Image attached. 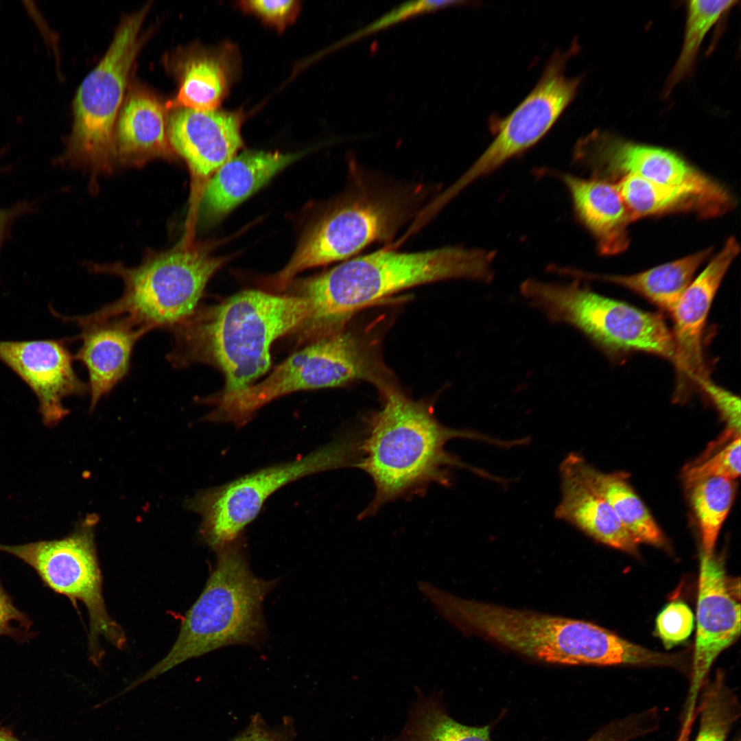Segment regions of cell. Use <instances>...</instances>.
Segmentation results:
<instances>
[{"label": "cell", "instance_id": "obj_4", "mask_svg": "<svg viewBox=\"0 0 741 741\" xmlns=\"http://www.w3.org/2000/svg\"><path fill=\"white\" fill-rule=\"evenodd\" d=\"M442 617L517 653L566 665L659 666L663 656L593 623L449 594Z\"/></svg>", "mask_w": 741, "mask_h": 741}, {"label": "cell", "instance_id": "obj_38", "mask_svg": "<svg viewBox=\"0 0 741 741\" xmlns=\"http://www.w3.org/2000/svg\"><path fill=\"white\" fill-rule=\"evenodd\" d=\"M702 388L707 393L719 411L727 421L730 432L735 435L740 434V399L716 385L708 381Z\"/></svg>", "mask_w": 741, "mask_h": 741}, {"label": "cell", "instance_id": "obj_8", "mask_svg": "<svg viewBox=\"0 0 741 741\" xmlns=\"http://www.w3.org/2000/svg\"><path fill=\"white\" fill-rule=\"evenodd\" d=\"M521 294L554 323L569 325L610 355L646 352L674 359L672 333L663 317L602 296L580 280L524 281Z\"/></svg>", "mask_w": 741, "mask_h": 741}, {"label": "cell", "instance_id": "obj_5", "mask_svg": "<svg viewBox=\"0 0 741 741\" xmlns=\"http://www.w3.org/2000/svg\"><path fill=\"white\" fill-rule=\"evenodd\" d=\"M216 552L215 567L187 612L170 651L123 689L122 694L189 659L229 645L253 644L262 637V604L276 581L252 574L241 537Z\"/></svg>", "mask_w": 741, "mask_h": 741}, {"label": "cell", "instance_id": "obj_16", "mask_svg": "<svg viewBox=\"0 0 741 741\" xmlns=\"http://www.w3.org/2000/svg\"><path fill=\"white\" fill-rule=\"evenodd\" d=\"M739 252L736 239L729 237L691 282L672 311L673 363L677 370L679 395H683L694 387L702 388L709 381L703 350V330L714 297Z\"/></svg>", "mask_w": 741, "mask_h": 741}, {"label": "cell", "instance_id": "obj_26", "mask_svg": "<svg viewBox=\"0 0 741 741\" xmlns=\"http://www.w3.org/2000/svg\"><path fill=\"white\" fill-rule=\"evenodd\" d=\"M233 49L196 50L186 58L180 75V86L166 107L196 110L217 109L226 96L233 71Z\"/></svg>", "mask_w": 741, "mask_h": 741}, {"label": "cell", "instance_id": "obj_29", "mask_svg": "<svg viewBox=\"0 0 741 741\" xmlns=\"http://www.w3.org/2000/svg\"><path fill=\"white\" fill-rule=\"evenodd\" d=\"M690 500L700 529L702 553L714 554L719 532L731 509L735 495L733 480L711 477L688 487Z\"/></svg>", "mask_w": 741, "mask_h": 741}, {"label": "cell", "instance_id": "obj_23", "mask_svg": "<svg viewBox=\"0 0 741 741\" xmlns=\"http://www.w3.org/2000/svg\"><path fill=\"white\" fill-rule=\"evenodd\" d=\"M300 156L252 150L234 156L206 185L202 198L204 213L213 217L226 214Z\"/></svg>", "mask_w": 741, "mask_h": 741}, {"label": "cell", "instance_id": "obj_10", "mask_svg": "<svg viewBox=\"0 0 741 741\" xmlns=\"http://www.w3.org/2000/svg\"><path fill=\"white\" fill-rule=\"evenodd\" d=\"M355 442L349 436H341L300 458L254 471L188 499L187 508L202 517L203 541L216 551L240 538L268 498L283 486L316 473L353 467Z\"/></svg>", "mask_w": 741, "mask_h": 741}, {"label": "cell", "instance_id": "obj_36", "mask_svg": "<svg viewBox=\"0 0 741 741\" xmlns=\"http://www.w3.org/2000/svg\"><path fill=\"white\" fill-rule=\"evenodd\" d=\"M31 624L0 584V636L8 635L17 640L27 639Z\"/></svg>", "mask_w": 741, "mask_h": 741}, {"label": "cell", "instance_id": "obj_27", "mask_svg": "<svg viewBox=\"0 0 741 741\" xmlns=\"http://www.w3.org/2000/svg\"><path fill=\"white\" fill-rule=\"evenodd\" d=\"M632 220L676 211H692L702 217L724 214L715 204L685 187L655 183L626 176L615 183Z\"/></svg>", "mask_w": 741, "mask_h": 741}, {"label": "cell", "instance_id": "obj_37", "mask_svg": "<svg viewBox=\"0 0 741 741\" xmlns=\"http://www.w3.org/2000/svg\"><path fill=\"white\" fill-rule=\"evenodd\" d=\"M462 1H419L405 3L368 26L370 32L380 30L410 16L445 7L467 4Z\"/></svg>", "mask_w": 741, "mask_h": 741}, {"label": "cell", "instance_id": "obj_15", "mask_svg": "<svg viewBox=\"0 0 741 741\" xmlns=\"http://www.w3.org/2000/svg\"><path fill=\"white\" fill-rule=\"evenodd\" d=\"M727 574L724 560L701 554L697 629L687 703L696 701L717 657L740 633V588Z\"/></svg>", "mask_w": 741, "mask_h": 741}, {"label": "cell", "instance_id": "obj_19", "mask_svg": "<svg viewBox=\"0 0 741 741\" xmlns=\"http://www.w3.org/2000/svg\"><path fill=\"white\" fill-rule=\"evenodd\" d=\"M82 344L73 356L89 374L91 410L128 374L133 348L150 331L126 317L78 323Z\"/></svg>", "mask_w": 741, "mask_h": 741}, {"label": "cell", "instance_id": "obj_39", "mask_svg": "<svg viewBox=\"0 0 741 741\" xmlns=\"http://www.w3.org/2000/svg\"><path fill=\"white\" fill-rule=\"evenodd\" d=\"M31 207L26 202L19 203L8 209H0V248L9 233L12 222Z\"/></svg>", "mask_w": 741, "mask_h": 741}, {"label": "cell", "instance_id": "obj_7", "mask_svg": "<svg viewBox=\"0 0 741 741\" xmlns=\"http://www.w3.org/2000/svg\"><path fill=\"white\" fill-rule=\"evenodd\" d=\"M388 379L373 345L362 335L342 329L314 340L259 383L204 399V403L215 406L205 419L242 427L261 407L293 392L341 386L360 380L379 387Z\"/></svg>", "mask_w": 741, "mask_h": 741}, {"label": "cell", "instance_id": "obj_3", "mask_svg": "<svg viewBox=\"0 0 741 741\" xmlns=\"http://www.w3.org/2000/svg\"><path fill=\"white\" fill-rule=\"evenodd\" d=\"M309 311L301 296L242 292L213 308L196 310L172 329L173 346L166 358L177 368L212 363L224 375L222 392L239 391L268 370L272 343L298 329Z\"/></svg>", "mask_w": 741, "mask_h": 741}, {"label": "cell", "instance_id": "obj_13", "mask_svg": "<svg viewBox=\"0 0 741 741\" xmlns=\"http://www.w3.org/2000/svg\"><path fill=\"white\" fill-rule=\"evenodd\" d=\"M573 161L593 178L633 176L648 181L690 189L725 212L733 198L718 182L664 148L637 143L607 131L595 130L580 138L573 150Z\"/></svg>", "mask_w": 741, "mask_h": 741}, {"label": "cell", "instance_id": "obj_32", "mask_svg": "<svg viewBox=\"0 0 741 741\" xmlns=\"http://www.w3.org/2000/svg\"><path fill=\"white\" fill-rule=\"evenodd\" d=\"M740 475V436L733 439L714 455L687 468L685 483L689 487L694 482L711 477L734 480Z\"/></svg>", "mask_w": 741, "mask_h": 741}, {"label": "cell", "instance_id": "obj_34", "mask_svg": "<svg viewBox=\"0 0 741 741\" xmlns=\"http://www.w3.org/2000/svg\"><path fill=\"white\" fill-rule=\"evenodd\" d=\"M239 6L279 32L295 21L301 8L300 1L294 0L242 1Z\"/></svg>", "mask_w": 741, "mask_h": 741}, {"label": "cell", "instance_id": "obj_6", "mask_svg": "<svg viewBox=\"0 0 741 741\" xmlns=\"http://www.w3.org/2000/svg\"><path fill=\"white\" fill-rule=\"evenodd\" d=\"M224 259L200 246L181 241L162 252H150L137 266L92 264L95 273L114 274L124 285L121 296L96 311L67 316L75 324L126 317L149 331H172L197 310L204 288Z\"/></svg>", "mask_w": 741, "mask_h": 741}, {"label": "cell", "instance_id": "obj_1", "mask_svg": "<svg viewBox=\"0 0 741 741\" xmlns=\"http://www.w3.org/2000/svg\"><path fill=\"white\" fill-rule=\"evenodd\" d=\"M381 408L365 419L364 434L357 439V456L353 467L372 479L375 495L359 515L364 519L375 515L384 504L403 497L422 495L436 483L451 484L450 469H467L496 481L482 469L462 462L446 451V443L456 438L482 440L504 447L514 446L469 430L446 427L435 417L427 401L405 395L391 382L379 388Z\"/></svg>", "mask_w": 741, "mask_h": 741}, {"label": "cell", "instance_id": "obj_25", "mask_svg": "<svg viewBox=\"0 0 741 741\" xmlns=\"http://www.w3.org/2000/svg\"><path fill=\"white\" fill-rule=\"evenodd\" d=\"M563 461L606 499L638 543L656 547L666 545L662 530L625 475L619 473L602 472L577 454L571 453Z\"/></svg>", "mask_w": 741, "mask_h": 741}, {"label": "cell", "instance_id": "obj_28", "mask_svg": "<svg viewBox=\"0 0 741 741\" xmlns=\"http://www.w3.org/2000/svg\"><path fill=\"white\" fill-rule=\"evenodd\" d=\"M385 741H491L488 727H470L451 718L439 696H421L412 705L401 733Z\"/></svg>", "mask_w": 741, "mask_h": 741}, {"label": "cell", "instance_id": "obj_14", "mask_svg": "<svg viewBox=\"0 0 741 741\" xmlns=\"http://www.w3.org/2000/svg\"><path fill=\"white\" fill-rule=\"evenodd\" d=\"M395 200L354 192L325 215L309 232L274 285L285 289L299 272L349 259L368 245L388 239L402 219Z\"/></svg>", "mask_w": 741, "mask_h": 741}, {"label": "cell", "instance_id": "obj_21", "mask_svg": "<svg viewBox=\"0 0 741 741\" xmlns=\"http://www.w3.org/2000/svg\"><path fill=\"white\" fill-rule=\"evenodd\" d=\"M166 108L148 90H131L115 128V158L123 165L137 166L156 158L173 159L175 152L168 138Z\"/></svg>", "mask_w": 741, "mask_h": 741}, {"label": "cell", "instance_id": "obj_18", "mask_svg": "<svg viewBox=\"0 0 741 741\" xmlns=\"http://www.w3.org/2000/svg\"><path fill=\"white\" fill-rule=\"evenodd\" d=\"M240 111L178 108L167 122V134L175 153L193 175L205 178L235 156L243 142Z\"/></svg>", "mask_w": 741, "mask_h": 741}, {"label": "cell", "instance_id": "obj_17", "mask_svg": "<svg viewBox=\"0 0 741 741\" xmlns=\"http://www.w3.org/2000/svg\"><path fill=\"white\" fill-rule=\"evenodd\" d=\"M68 341H0V361L34 393L43 421L49 427L56 425L69 413L62 403L64 398L89 392V385L74 370Z\"/></svg>", "mask_w": 741, "mask_h": 741}, {"label": "cell", "instance_id": "obj_2", "mask_svg": "<svg viewBox=\"0 0 741 741\" xmlns=\"http://www.w3.org/2000/svg\"><path fill=\"white\" fill-rule=\"evenodd\" d=\"M495 254L461 246L414 252L388 248L349 259L301 285L309 309L301 338L338 332L362 308L410 287L457 279L489 282Z\"/></svg>", "mask_w": 741, "mask_h": 741}, {"label": "cell", "instance_id": "obj_33", "mask_svg": "<svg viewBox=\"0 0 741 741\" xmlns=\"http://www.w3.org/2000/svg\"><path fill=\"white\" fill-rule=\"evenodd\" d=\"M694 628V615L682 601L671 602L659 613L655 628L664 646L670 649L685 642Z\"/></svg>", "mask_w": 741, "mask_h": 741}, {"label": "cell", "instance_id": "obj_30", "mask_svg": "<svg viewBox=\"0 0 741 741\" xmlns=\"http://www.w3.org/2000/svg\"><path fill=\"white\" fill-rule=\"evenodd\" d=\"M733 0H693L686 5V20L683 45L666 83V93L692 71L706 35L733 7Z\"/></svg>", "mask_w": 741, "mask_h": 741}, {"label": "cell", "instance_id": "obj_31", "mask_svg": "<svg viewBox=\"0 0 741 741\" xmlns=\"http://www.w3.org/2000/svg\"><path fill=\"white\" fill-rule=\"evenodd\" d=\"M698 713L700 725L694 741H726L739 716V707L735 695L726 686L721 674H717L706 687Z\"/></svg>", "mask_w": 741, "mask_h": 741}, {"label": "cell", "instance_id": "obj_40", "mask_svg": "<svg viewBox=\"0 0 741 741\" xmlns=\"http://www.w3.org/2000/svg\"><path fill=\"white\" fill-rule=\"evenodd\" d=\"M687 708L685 717L676 741H690L692 727L698 714V707H696V703H692L687 705Z\"/></svg>", "mask_w": 741, "mask_h": 741}, {"label": "cell", "instance_id": "obj_12", "mask_svg": "<svg viewBox=\"0 0 741 741\" xmlns=\"http://www.w3.org/2000/svg\"><path fill=\"white\" fill-rule=\"evenodd\" d=\"M577 43L567 50H556L547 62L539 81L504 117L494 116L489 128L494 138L473 165L445 191L452 199L475 180L526 152L551 130L576 97L581 77L569 78L565 69L576 54Z\"/></svg>", "mask_w": 741, "mask_h": 741}, {"label": "cell", "instance_id": "obj_22", "mask_svg": "<svg viewBox=\"0 0 741 741\" xmlns=\"http://www.w3.org/2000/svg\"><path fill=\"white\" fill-rule=\"evenodd\" d=\"M561 499L554 515L593 539L631 554L638 543L622 525L613 510L563 460L560 466Z\"/></svg>", "mask_w": 741, "mask_h": 741}, {"label": "cell", "instance_id": "obj_11", "mask_svg": "<svg viewBox=\"0 0 741 741\" xmlns=\"http://www.w3.org/2000/svg\"><path fill=\"white\" fill-rule=\"evenodd\" d=\"M95 516L87 517L69 536L14 545H0L30 566L44 584L56 593L86 607L89 618L90 658L97 665L102 657L98 648L102 636L121 648L126 637L121 628L109 616L102 591V576L94 541Z\"/></svg>", "mask_w": 741, "mask_h": 741}, {"label": "cell", "instance_id": "obj_9", "mask_svg": "<svg viewBox=\"0 0 741 741\" xmlns=\"http://www.w3.org/2000/svg\"><path fill=\"white\" fill-rule=\"evenodd\" d=\"M150 8L148 3L122 19L104 56L79 86L73 104L72 132L62 161L85 165L93 172L111 169L115 121L143 43L139 33Z\"/></svg>", "mask_w": 741, "mask_h": 741}, {"label": "cell", "instance_id": "obj_35", "mask_svg": "<svg viewBox=\"0 0 741 741\" xmlns=\"http://www.w3.org/2000/svg\"><path fill=\"white\" fill-rule=\"evenodd\" d=\"M290 722L271 726L261 717L255 714L244 729L230 741H294V733Z\"/></svg>", "mask_w": 741, "mask_h": 741}, {"label": "cell", "instance_id": "obj_20", "mask_svg": "<svg viewBox=\"0 0 741 741\" xmlns=\"http://www.w3.org/2000/svg\"><path fill=\"white\" fill-rule=\"evenodd\" d=\"M556 176L569 194L576 217L593 236L598 252L613 255L624 251L633 220L615 184L567 173Z\"/></svg>", "mask_w": 741, "mask_h": 741}, {"label": "cell", "instance_id": "obj_24", "mask_svg": "<svg viewBox=\"0 0 741 741\" xmlns=\"http://www.w3.org/2000/svg\"><path fill=\"white\" fill-rule=\"evenodd\" d=\"M711 250V248H706L631 275L596 274L568 268H561L559 272L577 279L600 280L621 285L672 313Z\"/></svg>", "mask_w": 741, "mask_h": 741}]
</instances>
